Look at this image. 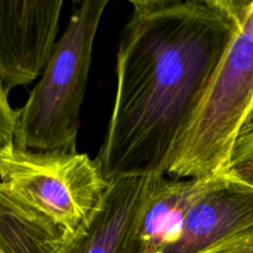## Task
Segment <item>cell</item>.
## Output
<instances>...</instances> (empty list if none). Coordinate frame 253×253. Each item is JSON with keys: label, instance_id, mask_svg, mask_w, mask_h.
Masks as SVG:
<instances>
[{"label": "cell", "instance_id": "1", "mask_svg": "<svg viewBox=\"0 0 253 253\" xmlns=\"http://www.w3.org/2000/svg\"><path fill=\"white\" fill-rule=\"evenodd\" d=\"M95 160L108 183L167 175L249 0H131Z\"/></svg>", "mask_w": 253, "mask_h": 253}, {"label": "cell", "instance_id": "2", "mask_svg": "<svg viewBox=\"0 0 253 253\" xmlns=\"http://www.w3.org/2000/svg\"><path fill=\"white\" fill-rule=\"evenodd\" d=\"M109 0L74 5L48 66L17 110L14 146L31 152L74 153L95 36Z\"/></svg>", "mask_w": 253, "mask_h": 253}, {"label": "cell", "instance_id": "3", "mask_svg": "<svg viewBox=\"0 0 253 253\" xmlns=\"http://www.w3.org/2000/svg\"><path fill=\"white\" fill-rule=\"evenodd\" d=\"M253 106V0L178 143L167 177L203 180L225 172Z\"/></svg>", "mask_w": 253, "mask_h": 253}, {"label": "cell", "instance_id": "4", "mask_svg": "<svg viewBox=\"0 0 253 253\" xmlns=\"http://www.w3.org/2000/svg\"><path fill=\"white\" fill-rule=\"evenodd\" d=\"M0 184L71 236L90 221L109 187L98 161L86 153L31 152L15 146L0 153Z\"/></svg>", "mask_w": 253, "mask_h": 253}, {"label": "cell", "instance_id": "5", "mask_svg": "<svg viewBox=\"0 0 253 253\" xmlns=\"http://www.w3.org/2000/svg\"><path fill=\"white\" fill-rule=\"evenodd\" d=\"M62 7V0H0V84L7 94L48 66Z\"/></svg>", "mask_w": 253, "mask_h": 253}, {"label": "cell", "instance_id": "6", "mask_svg": "<svg viewBox=\"0 0 253 253\" xmlns=\"http://www.w3.org/2000/svg\"><path fill=\"white\" fill-rule=\"evenodd\" d=\"M253 231V187L226 170L198 180L179 229L161 253H200Z\"/></svg>", "mask_w": 253, "mask_h": 253}, {"label": "cell", "instance_id": "7", "mask_svg": "<svg viewBox=\"0 0 253 253\" xmlns=\"http://www.w3.org/2000/svg\"><path fill=\"white\" fill-rule=\"evenodd\" d=\"M158 179L123 178L109 183L100 208L59 253H141L138 226Z\"/></svg>", "mask_w": 253, "mask_h": 253}, {"label": "cell", "instance_id": "8", "mask_svg": "<svg viewBox=\"0 0 253 253\" xmlns=\"http://www.w3.org/2000/svg\"><path fill=\"white\" fill-rule=\"evenodd\" d=\"M69 237L0 184V246L5 253H59Z\"/></svg>", "mask_w": 253, "mask_h": 253}, {"label": "cell", "instance_id": "9", "mask_svg": "<svg viewBox=\"0 0 253 253\" xmlns=\"http://www.w3.org/2000/svg\"><path fill=\"white\" fill-rule=\"evenodd\" d=\"M226 172L253 187V106L240 128Z\"/></svg>", "mask_w": 253, "mask_h": 253}, {"label": "cell", "instance_id": "10", "mask_svg": "<svg viewBox=\"0 0 253 253\" xmlns=\"http://www.w3.org/2000/svg\"><path fill=\"white\" fill-rule=\"evenodd\" d=\"M9 94L0 84V153L14 146L17 110L9 104Z\"/></svg>", "mask_w": 253, "mask_h": 253}, {"label": "cell", "instance_id": "11", "mask_svg": "<svg viewBox=\"0 0 253 253\" xmlns=\"http://www.w3.org/2000/svg\"><path fill=\"white\" fill-rule=\"evenodd\" d=\"M200 253H253V231L227 240Z\"/></svg>", "mask_w": 253, "mask_h": 253}, {"label": "cell", "instance_id": "12", "mask_svg": "<svg viewBox=\"0 0 253 253\" xmlns=\"http://www.w3.org/2000/svg\"><path fill=\"white\" fill-rule=\"evenodd\" d=\"M0 253H5V251H4V250H2L1 246H0Z\"/></svg>", "mask_w": 253, "mask_h": 253}]
</instances>
